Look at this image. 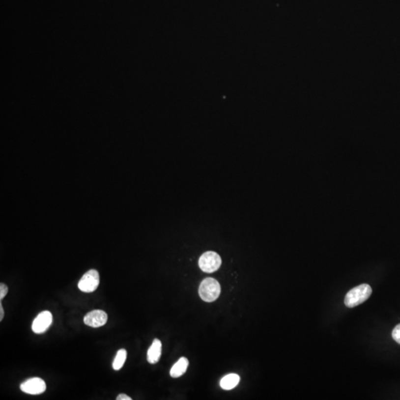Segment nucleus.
<instances>
[{"label":"nucleus","instance_id":"1","mask_svg":"<svg viewBox=\"0 0 400 400\" xmlns=\"http://www.w3.org/2000/svg\"><path fill=\"white\" fill-rule=\"evenodd\" d=\"M372 288L369 285L362 284L349 290L344 298V305L347 308H354L364 303L370 297Z\"/></svg>","mask_w":400,"mask_h":400},{"label":"nucleus","instance_id":"2","mask_svg":"<svg viewBox=\"0 0 400 400\" xmlns=\"http://www.w3.org/2000/svg\"><path fill=\"white\" fill-rule=\"evenodd\" d=\"M221 292V287L217 280L214 278L202 280L199 287V294L201 299L206 303H212L218 299Z\"/></svg>","mask_w":400,"mask_h":400},{"label":"nucleus","instance_id":"3","mask_svg":"<svg viewBox=\"0 0 400 400\" xmlns=\"http://www.w3.org/2000/svg\"><path fill=\"white\" fill-rule=\"evenodd\" d=\"M221 265V257L218 254L214 252H205L199 259L200 269L205 273L215 272Z\"/></svg>","mask_w":400,"mask_h":400},{"label":"nucleus","instance_id":"4","mask_svg":"<svg viewBox=\"0 0 400 400\" xmlns=\"http://www.w3.org/2000/svg\"><path fill=\"white\" fill-rule=\"evenodd\" d=\"M99 285V274L96 270H90L80 279L78 287L85 293H92L97 289Z\"/></svg>","mask_w":400,"mask_h":400},{"label":"nucleus","instance_id":"5","mask_svg":"<svg viewBox=\"0 0 400 400\" xmlns=\"http://www.w3.org/2000/svg\"><path fill=\"white\" fill-rule=\"evenodd\" d=\"M20 389L23 392L31 395H39L45 392L46 384L43 379L39 377L30 378L23 382L20 385Z\"/></svg>","mask_w":400,"mask_h":400},{"label":"nucleus","instance_id":"6","mask_svg":"<svg viewBox=\"0 0 400 400\" xmlns=\"http://www.w3.org/2000/svg\"><path fill=\"white\" fill-rule=\"evenodd\" d=\"M53 322V316L48 311L41 312L37 315L32 323V331L36 334H43Z\"/></svg>","mask_w":400,"mask_h":400},{"label":"nucleus","instance_id":"7","mask_svg":"<svg viewBox=\"0 0 400 400\" xmlns=\"http://www.w3.org/2000/svg\"><path fill=\"white\" fill-rule=\"evenodd\" d=\"M108 315L104 311L94 310L89 312L84 317V323L92 328H99L107 323Z\"/></svg>","mask_w":400,"mask_h":400},{"label":"nucleus","instance_id":"8","mask_svg":"<svg viewBox=\"0 0 400 400\" xmlns=\"http://www.w3.org/2000/svg\"><path fill=\"white\" fill-rule=\"evenodd\" d=\"M162 354V343L158 339L153 341L151 347H149L147 354V360L150 364H156L160 361Z\"/></svg>","mask_w":400,"mask_h":400},{"label":"nucleus","instance_id":"9","mask_svg":"<svg viewBox=\"0 0 400 400\" xmlns=\"http://www.w3.org/2000/svg\"><path fill=\"white\" fill-rule=\"evenodd\" d=\"M188 359L185 357L179 359L171 369L170 375L171 377L178 378L183 375L188 369Z\"/></svg>","mask_w":400,"mask_h":400},{"label":"nucleus","instance_id":"10","mask_svg":"<svg viewBox=\"0 0 400 400\" xmlns=\"http://www.w3.org/2000/svg\"><path fill=\"white\" fill-rule=\"evenodd\" d=\"M239 381H240V377L239 375L236 374V373H230V374L226 375L221 379L220 386L223 389L229 391L237 386Z\"/></svg>","mask_w":400,"mask_h":400},{"label":"nucleus","instance_id":"11","mask_svg":"<svg viewBox=\"0 0 400 400\" xmlns=\"http://www.w3.org/2000/svg\"><path fill=\"white\" fill-rule=\"evenodd\" d=\"M127 358V351L125 349H119L116 353V357L114 360L113 366L114 370L119 371L123 367L125 360Z\"/></svg>","mask_w":400,"mask_h":400},{"label":"nucleus","instance_id":"12","mask_svg":"<svg viewBox=\"0 0 400 400\" xmlns=\"http://www.w3.org/2000/svg\"><path fill=\"white\" fill-rule=\"evenodd\" d=\"M392 337L397 343L400 344V324L396 325L392 331Z\"/></svg>","mask_w":400,"mask_h":400},{"label":"nucleus","instance_id":"13","mask_svg":"<svg viewBox=\"0 0 400 400\" xmlns=\"http://www.w3.org/2000/svg\"><path fill=\"white\" fill-rule=\"evenodd\" d=\"M8 292V287H7L6 285L1 283L0 284V299L2 300Z\"/></svg>","mask_w":400,"mask_h":400},{"label":"nucleus","instance_id":"14","mask_svg":"<svg viewBox=\"0 0 400 400\" xmlns=\"http://www.w3.org/2000/svg\"><path fill=\"white\" fill-rule=\"evenodd\" d=\"M116 400H131L132 399L131 397H128V395L126 394H121L119 395H118V397H116Z\"/></svg>","mask_w":400,"mask_h":400},{"label":"nucleus","instance_id":"15","mask_svg":"<svg viewBox=\"0 0 400 400\" xmlns=\"http://www.w3.org/2000/svg\"><path fill=\"white\" fill-rule=\"evenodd\" d=\"M4 317V310L2 303H0V321H2Z\"/></svg>","mask_w":400,"mask_h":400}]
</instances>
